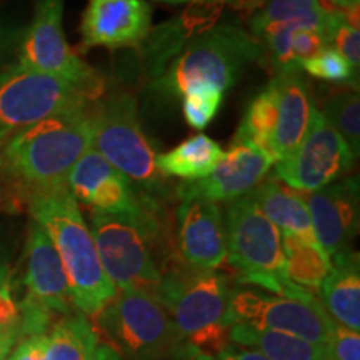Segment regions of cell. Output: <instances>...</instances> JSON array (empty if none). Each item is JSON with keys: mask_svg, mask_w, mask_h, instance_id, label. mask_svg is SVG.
<instances>
[{"mask_svg": "<svg viewBox=\"0 0 360 360\" xmlns=\"http://www.w3.org/2000/svg\"><path fill=\"white\" fill-rule=\"evenodd\" d=\"M274 160L245 142H232L231 148L224 152L212 174L199 180H186L175 187V195L182 199H205L232 202L249 195L272 169Z\"/></svg>", "mask_w": 360, "mask_h": 360, "instance_id": "14", "label": "cell"}, {"mask_svg": "<svg viewBox=\"0 0 360 360\" xmlns=\"http://www.w3.org/2000/svg\"><path fill=\"white\" fill-rule=\"evenodd\" d=\"M19 340H20L19 326L11 328V330L6 332L4 335H0V360H4L8 354H11V350L15 347V344Z\"/></svg>", "mask_w": 360, "mask_h": 360, "instance_id": "39", "label": "cell"}, {"mask_svg": "<svg viewBox=\"0 0 360 360\" xmlns=\"http://www.w3.org/2000/svg\"><path fill=\"white\" fill-rule=\"evenodd\" d=\"M167 360H215V359L214 355L207 354L199 347H195V345L187 344L186 342V344H184L174 355H170Z\"/></svg>", "mask_w": 360, "mask_h": 360, "instance_id": "38", "label": "cell"}, {"mask_svg": "<svg viewBox=\"0 0 360 360\" xmlns=\"http://www.w3.org/2000/svg\"><path fill=\"white\" fill-rule=\"evenodd\" d=\"M13 42H15V32L0 25V64L8 56V52L13 47Z\"/></svg>", "mask_w": 360, "mask_h": 360, "instance_id": "41", "label": "cell"}, {"mask_svg": "<svg viewBox=\"0 0 360 360\" xmlns=\"http://www.w3.org/2000/svg\"><path fill=\"white\" fill-rule=\"evenodd\" d=\"M96 322L122 360H167L186 344L164 305L143 290H117Z\"/></svg>", "mask_w": 360, "mask_h": 360, "instance_id": "8", "label": "cell"}, {"mask_svg": "<svg viewBox=\"0 0 360 360\" xmlns=\"http://www.w3.org/2000/svg\"><path fill=\"white\" fill-rule=\"evenodd\" d=\"M224 159V150L214 139L204 134L180 142L172 150L155 157V165L164 177L199 180L214 172Z\"/></svg>", "mask_w": 360, "mask_h": 360, "instance_id": "24", "label": "cell"}, {"mask_svg": "<svg viewBox=\"0 0 360 360\" xmlns=\"http://www.w3.org/2000/svg\"><path fill=\"white\" fill-rule=\"evenodd\" d=\"M152 29L146 0H89L80 20L79 52L90 49H141Z\"/></svg>", "mask_w": 360, "mask_h": 360, "instance_id": "16", "label": "cell"}, {"mask_svg": "<svg viewBox=\"0 0 360 360\" xmlns=\"http://www.w3.org/2000/svg\"><path fill=\"white\" fill-rule=\"evenodd\" d=\"M94 360H122L119 354L115 352L114 349L109 347L105 344H98L97 352H96V359Z\"/></svg>", "mask_w": 360, "mask_h": 360, "instance_id": "42", "label": "cell"}, {"mask_svg": "<svg viewBox=\"0 0 360 360\" xmlns=\"http://www.w3.org/2000/svg\"><path fill=\"white\" fill-rule=\"evenodd\" d=\"M90 222L103 272L115 289H137L154 295L162 270L177 259V252L167 247L162 200H150L137 214L92 210Z\"/></svg>", "mask_w": 360, "mask_h": 360, "instance_id": "1", "label": "cell"}, {"mask_svg": "<svg viewBox=\"0 0 360 360\" xmlns=\"http://www.w3.org/2000/svg\"><path fill=\"white\" fill-rule=\"evenodd\" d=\"M327 47H330L328 39L326 35L314 32V30L300 29L295 30L294 35H292V53H294V58L299 67L304 60L319 56Z\"/></svg>", "mask_w": 360, "mask_h": 360, "instance_id": "34", "label": "cell"}, {"mask_svg": "<svg viewBox=\"0 0 360 360\" xmlns=\"http://www.w3.org/2000/svg\"><path fill=\"white\" fill-rule=\"evenodd\" d=\"M11 281V274H8V264L6 257H4L2 254H0V285H4V283Z\"/></svg>", "mask_w": 360, "mask_h": 360, "instance_id": "44", "label": "cell"}, {"mask_svg": "<svg viewBox=\"0 0 360 360\" xmlns=\"http://www.w3.org/2000/svg\"><path fill=\"white\" fill-rule=\"evenodd\" d=\"M227 257L225 262L240 283L276 295L310 299V290L295 285L285 272L282 236L249 195L232 200L225 209Z\"/></svg>", "mask_w": 360, "mask_h": 360, "instance_id": "6", "label": "cell"}, {"mask_svg": "<svg viewBox=\"0 0 360 360\" xmlns=\"http://www.w3.org/2000/svg\"><path fill=\"white\" fill-rule=\"evenodd\" d=\"M225 322L290 334L315 345L327 344L334 321L317 297L295 299L254 289H232Z\"/></svg>", "mask_w": 360, "mask_h": 360, "instance_id": "11", "label": "cell"}, {"mask_svg": "<svg viewBox=\"0 0 360 360\" xmlns=\"http://www.w3.org/2000/svg\"><path fill=\"white\" fill-rule=\"evenodd\" d=\"M92 103L56 114L8 139L7 174L25 195L67 186L69 172L92 147Z\"/></svg>", "mask_w": 360, "mask_h": 360, "instance_id": "3", "label": "cell"}, {"mask_svg": "<svg viewBox=\"0 0 360 360\" xmlns=\"http://www.w3.org/2000/svg\"><path fill=\"white\" fill-rule=\"evenodd\" d=\"M175 252L188 267L217 270L227 257V232L219 204L182 199L175 210Z\"/></svg>", "mask_w": 360, "mask_h": 360, "instance_id": "15", "label": "cell"}, {"mask_svg": "<svg viewBox=\"0 0 360 360\" xmlns=\"http://www.w3.org/2000/svg\"><path fill=\"white\" fill-rule=\"evenodd\" d=\"M328 2L332 4L335 11H345V8L359 7L360 0H328Z\"/></svg>", "mask_w": 360, "mask_h": 360, "instance_id": "43", "label": "cell"}, {"mask_svg": "<svg viewBox=\"0 0 360 360\" xmlns=\"http://www.w3.org/2000/svg\"><path fill=\"white\" fill-rule=\"evenodd\" d=\"M29 300L56 317L75 312L69 282L52 240L40 225L32 220L25 242V270L22 278Z\"/></svg>", "mask_w": 360, "mask_h": 360, "instance_id": "18", "label": "cell"}, {"mask_svg": "<svg viewBox=\"0 0 360 360\" xmlns=\"http://www.w3.org/2000/svg\"><path fill=\"white\" fill-rule=\"evenodd\" d=\"M277 105L278 92L276 80H270V84L262 92L252 98L247 105L245 114L242 117V122L238 125L233 142H245L257 147L274 159L272 139L277 127Z\"/></svg>", "mask_w": 360, "mask_h": 360, "instance_id": "27", "label": "cell"}, {"mask_svg": "<svg viewBox=\"0 0 360 360\" xmlns=\"http://www.w3.org/2000/svg\"><path fill=\"white\" fill-rule=\"evenodd\" d=\"M277 84V127L274 132V159L281 162L299 147L307 134L314 110L310 87L299 70L285 72L274 77Z\"/></svg>", "mask_w": 360, "mask_h": 360, "instance_id": "20", "label": "cell"}, {"mask_svg": "<svg viewBox=\"0 0 360 360\" xmlns=\"http://www.w3.org/2000/svg\"><path fill=\"white\" fill-rule=\"evenodd\" d=\"M302 193V192H300ZM359 177L335 180L321 191L302 193L312 229L328 257L349 250L359 232Z\"/></svg>", "mask_w": 360, "mask_h": 360, "instance_id": "17", "label": "cell"}, {"mask_svg": "<svg viewBox=\"0 0 360 360\" xmlns=\"http://www.w3.org/2000/svg\"><path fill=\"white\" fill-rule=\"evenodd\" d=\"M20 312L19 304L13 299L11 281L0 285V335L19 326Z\"/></svg>", "mask_w": 360, "mask_h": 360, "instance_id": "36", "label": "cell"}, {"mask_svg": "<svg viewBox=\"0 0 360 360\" xmlns=\"http://www.w3.org/2000/svg\"><path fill=\"white\" fill-rule=\"evenodd\" d=\"M332 267L322 282L321 304L328 317L340 326L360 328V264L352 249L340 252L330 259Z\"/></svg>", "mask_w": 360, "mask_h": 360, "instance_id": "22", "label": "cell"}, {"mask_svg": "<svg viewBox=\"0 0 360 360\" xmlns=\"http://www.w3.org/2000/svg\"><path fill=\"white\" fill-rule=\"evenodd\" d=\"M98 347L96 327L79 310L64 315L49 330L47 360H94Z\"/></svg>", "mask_w": 360, "mask_h": 360, "instance_id": "26", "label": "cell"}, {"mask_svg": "<svg viewBox=\"0 0 360 360\" xmlns=\"http://www.w3.org/2000/svg\"><path fill=\"white\" fill-rule=\"evenodd\" d=\"M67 187L77 204L90 207L94 212L137 214L154 200L92 147L72 167Z\"/></svg>", "mask_w": 360, "mask_h": 360, "instance_id": "13", "label": "cell"}, {"mask_svg": "<svg viewBox=\"0 0 360 360\" xmlns=\"http://www.w3.org/2000/svg\"><path fill=\"white\" fill-rule=\"evenodd\" d=\"M154 2H164V4H172V6H180V4H192L197 0H154Z\"/></svg>", "mask_w": 360, "mask_h": 360, "instance_id": "45", "label": "cell"}, {"mask_svg": "<svg viewBox=\"0 0 360 360\" xmlns=\"http://www.w3.org/2000/svg\"><path fill=\"white\" fill-rule=\"evenodd\" d=\"M249 197L282 236H294L319 245L302 193L285 186L277 177H269L264 179Z\"/></svg>", "mask_w": 360, "mask_h": 360, "instance_id": "21", "label": "cell"}, {"mask_svg": "<svg viewBox=\"0 0 360 360\" xmlns=\"http://www.w3.org/2000/svg\"><path fill=\"white\" fill-rule=\"evenodd\" d=\"M282 250L289 281L310 292L321 289L332 267L330 257L321 245L309 244L294 236H282Z\"/></svg>", "mask_w": 360, "mask_h": 360, "instance_id": "28", "label": "cell"}, {"mask_svg": "<svg viewBox=\"0 0 360 360\" xmlns=\"http://www.w3.org/2000/svg\"><path fill=\"white\" fill-rule=\"evenodd\" d=\"M340 12L323 11L319 0H265V4L250 17V34L259 35L270 25L300 22L309 30L326 35L330 42L332 32L339 24Z\"/></svg>", "mask_w": 360, "mask_h": 360, "instance_id": "23", "label": "cell"}, {"mask_svg": "<svg viewBox=\"0 0 360 360\" xmlns=\"http://www.w3.org/2000/svg\"><path fill=\"white\" fill-rule=\"evenodd\" d=\"M227 4L219 0H197L174 19L154 27L141 45V56L147 75L152 80L160 77L170 62L193 39L209 32L222 15Z\"/></svg>", "mask_w": 360, "mask_h": 360, "instance_id": "19", "label": "cell"}, {"mask_svg": "<svg viewBox=\"0 0 360 360\" xmlns=\"http://www.w3.org/2000/svg\"><path fill=\"white\" fill-rule=\"evenodd\" d=\"M215 360H270L257 350L229 340L214 354Z\"/></svg>", "mask_w": 360, "mask_h": 360, "instance_id": "37", "label": "cell"}, {"mask_svg": "<svg viewBox=\"0 0 360 360\" xmlns=\"http://www.w3.org/2000/svg\"><path fill=\"white\" fill-rule=\"evenodd\" d=\"M323 360H360L359 330L334 323L330 337L323 345Z\"/></svg>", "mask_w": 360, "mask_h": 360, "instance_id": "32", "label": "cell"}, {"mask_svg": "<svg viewBox=\"0 0 360 360\" xmlns=\"http://www.w3.org/2000/svg\"><path fill=\"white\" fill-rule=\"evenodd\" d=\"M355 159L344 137L315 109L304 141L277 162L274 177L297 192H315L347 175Z\"/></svg>", "mask_w": 360, "mask_h": 360, "instance_id": "12", "label": "cell"}, {"mask_svg": "<svg viewBox=\"0 0 360 360\" xmlns=\"http://www.w3.org/2000/svg\"><path fill=\"white\" fill-rule=\"evenodd\" d=\"M92 148L147 195L164 200L169 179L155 165V150L139 119L132 94L115 92L92 103Z\"/></svg>", "mask_w": 360, "mask_h": 360, "instance_id": "7", "label": "cell"}, {"mask_svg": "<svg viewBox=\"0 0 360 360\" xmlns=\"http://www.w3.org/2000/svg\"><path fill=\"white\" fill-rule=\"evenodd\" d=\"M49 334L22 337L4 360H47Z\"/></svg>", "mask_w": 360, "mask_h": 360, "instance_id": "35", "label": "cell"}, {"mask_svg": "<svg viewBox=\"0 0 360 360\" xmlns=\"http://www.w3.org/2000/svg\"><path fill=\"white\" fill-rule=\"evenodd\" d=\"M262 56L264 45L255 35L238 25L217 24L193 39L150 87L164 97H180L197 84L212 85L225 94Z\"/></svg>", "mask_w": 360, "mask_h": 360, "instance_id": "5", "label": "cell"}, {"mask_svg": "<svg viewBox=\"0 0 360 360\" xmlns=\"http://www.w3.org/2000/svg\"><path fill=\"white\" fill-rule=\"evenodd\" d=\"M64 0H39L32 24L20 37L19 64L74 85L90 103L105 94V80L67 42Z\"/></svg>", "mask_w": 360, "mask_h": 360, "instance_id": "9", "label": "cell"}, {"mask_svg": "<svg viewBox=\"0 0 360 360\" xmlns=\"http://www.w3.org/2000/svg\"><path fill=\"white\" fill-rule=\"evenodd\" d=\"M330 45H334V49L340 53L355 70H359L360 67V34L359 29L347 25L342 19L332 32Z\"/></svg>", "mask_w": 360, "mask_h": 360, "instance_id": "33", "label": "cell"}, {"mask_svg": "<svg viewBox=\"0 0 360 360\" xmlns=\"http://www.w3.org/2000/svg\"><path fill=\"white\" fill-rule=\"evenodd\" d=\"M29 210L56 247L64 267L75 309L96 317L117 294L103 272L96 242L77 200L69 187L60 186L27 195Z\"/></svg>", "mask_w": 360, "mask_h": 360, "instance_id": "2", "label": "cell"}, {"mask_svg": "<svg viewBox=\"0 0 360 360\" xmlns=\"http://www.w3.org/2000/svg\"><path fill=\"white\" fill-rule=\"evenodd\" d=\"M300 69H304L312 77L326 80V82L354 84L355 80L357 84L359 80L357 70L354 72V67L332 47H327L319 56L304 60L300 64Z\"/></svg>", "mask_w": 360, "mask_h": 360, "instance_id": "31", "label": "cell"}, {"mask_svg": "<svg viewBox=\"0 0 360 360\" xmlns=\"http://www.w3.org/2000/svg\"><path fill=\"white\" fill-rule=\"evenodd\" d=\"M328 124L349 143L355 157L360 152V98L357 92H344L332 97L326 103L323 112Z\"/></svg>", "mask_w": 360, "mask_h": 360, "instance_id": "29", "label": "cell"}, {"mask_svg": "<svg viewBox=\"0 0 360 360\" xmlns=\"http://www.w3.org/2000/svg\"><path fill=\"white\" fill-rule=\"evenodd\" d=\"M182 114L192 129H205L217 115L224 102V92L212 85L197 84L182 94Z\"/></svg>", "mask_w": 360, "mask_h": 360, "instance_id": "30", "label": "cell"}, {"mask_svg": "<svg viewBox=\"0 0 360 360\" xmlns=\"http://www.w3.org/2000/svg\"><path fill=\"white\" fill-rule=\"evenodd\" d=\"M229 340L257 350L270 360H323V349L321 345L310 344L290 334L260 330L242 323L231 326Z\"/></svg>", "mask_w": 360, "mask_h": 360, "instance_id": "25", "label": "cell"}, {"mask_svg": "<svg viewBox=\"0 0 360 360\" xmlns=\"http://www.w3.org/2000/svg\"><path fill=\"white\" fill-rule=\"evenodd\" d=\"M89 101L65 80L12 64L0 72V142L30 125L89 105Z\"/></svg>", "mask_w": 360, "mask_h": 360, "instance_id": "10", "label": "cell"}, {"mask_svg": "<svg viewBox=\"0 0 360 360\" xmlns=\"http://www.w3.org/2000/svg\"><path fill=\"white\" fill-rule=\"evenodd\" d=\"M231 283L217 270L188 267L179 257L162 270L154 297L164 305L187 344L214 355L229 342L225 322Z\"/></svg>", "mask_w": 360, "mask_h": 360, "instance_id": "4", "label": "cell"}, {"mask_svg": "<svg viewBox=\"0 0 360 360\" xmlns=\"http://www.w3.org/2000/svg\"><path fill=\"white\" fill-rule=\"evenodd\" d=\"M219 2H224V4H231V6L236 8L237 12H242V13H255L259 11L260 7L264 6L265 0H219Z\"/></svg>", "mask_w": 360, "mask_h": 360, "instance_id": "40", "label": "cell"}]
</instances>
